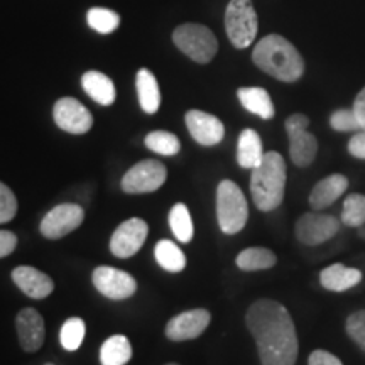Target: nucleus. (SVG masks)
Segmentation results:
<instances>
[{
	"label": "nucleus",
	"mask_w": 365,
	"mask_h": 365,
	"mask_svg": "<svg viewBox=\"0 0 365 365\" xmlns=\"http://www.w3.org/2000/svg\"><path fill=\"white\" fill-rule=\"evenodd\" d=\"M245 323L257 344L262 365H294L298 335L293 318L276 299H257L245 313Z\"/></svg>",
	"instance_id": "nucleus-1"
},
{
	"label": "nucleus",
	"mask_w": 365,
	"mask_h": 365,
	"mask_svg": "<svg viewBox=\"0 0 365 365\" xmlns=\"http://www.w3.org/2000/svg\"><path fill=\"white\" fill-rule=\"evenodd\" d=\"M252 61L272 78L293 83L304 73V61L298 49L279 34H271L259 41L252 51Z\"/></svg>",
	"instance_id": "nucleus-2"
},
{
	"label": "nucleus",
	"mask_w": 365,
	"mask_h": 365,
	"mask_svg": "<svg viewBox=\"0 0 365 365\" xmlns=\"http://www.w3.org/2000/svg\"><path fill=\"white\" fill-rule=\"evenodd\" d=\"M286 163L279 153L269 150L250 175V193L261 212H272L284 200Z\"/></svg>",
	"instance_id": "nucleus-3"
},
{
	"label": "nucleus",
	"mask_w": 365,
	"mask_h": 365,
	"mask_svg": "<svg viewBox=\"0 0 365 365\" xmlns=\"http://www.w3.org/2000/svg\"><path fill=\"white\" fill-rule=\"evenodd\" d=\"M249 218L247 200L234 181L223 180L217 188V220L227 235L239 234Z\"/></svg>",
	"instance_id": "nucleus-4"
},
{
	"label": "nucleus",
	"mask_w": 365,
	"mask_h": 365,
	"mask_svg": "<svg viewBox=\"0 0 365 365\" xmlns=\"http://www.w3.org/2000/svg\"><path fill=\"white\" fill-rule=\"evenodd\" d=\"M173 43L181 53L200 65H207L215 58L218 41L215 34L203 24H181L173 33Z\"/></svg>",
	"instance_id": "nucleus-5"
},
{
	"label": "nucleus",
	"mask_w": 365,
	"mask_h": 365,
	"mask_svg": "<svg viewBox=\"0 0 365 365\" xmlns=\"http://www.w3.org/2000/svg\"><path fill=\"white\" fill-rule=\"evenodd\" d=\"M257 14L250 0H230L225 11V29L237 49H245L257 36Z\"/></svg>",
	"instance_id": "nucleus-6"
},
{
	"label": "nucleus",
	"mask_w": 365,
	"mask_h": 365,
	"mask_svg": "<svg viewBox=\"0 0 365 365\" xmlns=\"http://www.w3.org/2000/svg\"><path fill=\"white\" fill-rule=\"evenodd\" d=\"M286 132L289 137V156L298 168H307L318 154L317 137L308 132L309 118L303 113H293L286 118Z\"/></svg>",
	"instance_id": "nucleus-7"
},
{
	"label": "nucleus",
	"mask_w": 365,
	"mask_h": 365,
	"mask_svg": "<svg viewBox=\"0 0 365 365\" xmlns=\"http://www.w3.org/2000/svg\"><path fill=\"white\" fill-rule=\"evenodd\" d=\"M166 178L168 170L163 163L156 159H144L125 173L120 181V188L129 195L153 193L161 188Z\"/></svg>",
	"instance_id": "nucleus-8"
},
{
	"label": "nucleus",
	"mask_w": 365,
	"mask_h": 365,
	"mask_svg": "<svg viewBox=\"0 0 365 365\" xmlns=\"http://www.w3.org/2000/svg\"><path fill=\"white\" fill-rule=\"evenodd\" d=\"M339 228L340 223L333 215L309 212L298 218L294 227V234L301 244L313 247V245L325 244V242L333 239V237L339 234Z\"/></svg>",
	"instance_id": "nucleus-9"
},
{
	"label": "nucleus",
	"mask_w": 365,
	"mask_h": 365,
	"mask_svg": "<svg viewBox=\"0 0 365 365\" xmlns=\"http://www.w3.org/2000/svg\"><path fill=\"white\" fill-rule=\"evenodd\" d=\"M85 220V212L80 205L63 203L49 210L43 220H41L39 230L46 239L58 240L76 230Z\"/></svg>",
	"instance_id": "nucleus-10"
},
{
	"label": "nucleus",
	"mask_w": 365,
	"mask_h": 365,
	"mask_svg": "<svg viewBox=\"0 0 365 365\" xmlns=\"http://www.w3.org/2000/svg\"><path fill=\"white\" fill-rule=\"evenodd\" d=\"M91 281H93V286L97 287L98 293L113 301L130 298L137 291V282L134 277L129 272L115 267H97L91 274Z\"/></svg>",
	"instance_id": "nucleus-11"
},
{
	"label": "nucleus",
	"mask_w": 365,
	"mask_h": 365,
	"mask_svg": "<svg viewBox=\"0 0 365 365\" xmlns=\"http://www.w3.org/2000/svg\"><path fill=\"white\" fill-rule=\"evenodd\" d=\"M53 117L56 125L68 134H86L93 125V117L88 108L76 98L63 97L53 107Z\"/></svg>",
	"instance_id": "nucleus-12"
},
{
	"label": "nucleus",
	"mask_w": 365,
	"mask_h": 365,
	"mask_svg": "<svg viewBox=\"0 0 365 365\" xmlns=\"http://www.w3.org/2000/svg\"><path fill=\"white\" fill-rule=\"evenodd\" d=\"M149 227L143 218H129L122 222L110 239V250L118 259H129L139 252L148 239Z\"/></svg>",
	"instance_id": "nucleus-13"
},
{
	"label": "nucleus",
	"mask_w": 365,
	"mask_h": 365,
	"mask_svg": "<svg viewBox=\"0 0 365 365\" xmlns=\"http://www.w3.org/2000/svg\"><path fill=\"white\" fill-rule=\"evenodd\" d=\"M210 322H212V314L208 309L196 308L190 309V312H182L168 322L166 336L171 341L195 340L200 335H203Z\"/></svg>",
	"instance_id": "nucleus-14"
},
{
	"label": "nucleus",
	"mask_w": 365,
	"mask_h": 365,
	"mask_svg": "<svg viewBox=\"0 0 365 365\" xmlns=\"http://www.w3.org/2000/svg\"><path fill=\"white\" fill-rule=\"evenodd\" d=\"M16 330L22 350L34 354L43 346L46 339V327L41 313L34 308H24L17 313Z\"/></svg>",
	"instance_id": "nucleus-15"
},
{
	"label": "nucleus",
	"mask_w": 365,
	"mask_h": 365,
	"mask_svg": "<svg viewBox=\"0 0 365 365\" xmlns=\"http://www.w3.org/2000/svg\"><path fill=\"white\" fill-rule=\"evenodd\" d=\"M186 127H188L190 134L198 144L202 145H217L222 143L223 135H225V127L222 120L212 113L202 110H190L186 113Z\"/></svg>",
	"instance_id": "nucleus-16"
},
{
	"label": "nucleus",
	"mask_w": 365,
	"mask_h": 365,
	"mask_svg": "<svg viewBox=\"0 0 365 365\" xmlns=\"http://www.w3.org/2000/svg\"><path fill=\"white\" fill-rule=\"evenodd\" d=\"M12 281L22 293L33 299H44L54 291V282L51 277L31 266H19L14 269Z\"/></svg>",
	"instance_id": "nucleus-17"
},
{
	"label": "nucleus",
	"mask_w": 365,
	"mask_h": 365,
	"mask_svg": "<svg viewBox=\"0 0 365 365\" xmlns=\"http://www.w3.org/2000/svg\"><path fill=\"white\" fill-rule=\"evenodd\" d=\"M346 188H349V178L345 175H330L313 186L308 202L314 210H323L335 203Z\"/></svg>",
	"instance_id": "nucleus-18"
},
{
	"label": "nucleus",
	"mask_w": 365,
	"mask_h": 365,
	"mask_svg": "<svg viewBox=\"0 0 365 365\" xmlns=\"http://www.w3.org/2000/svg\"><path fill=\"white\" fill-rule=\"evenodd\" d=\"M362 281V272L355 267H345L344 264H331L319 272L322 286L333 293L352 289Z\"/></svg>",
	"instance_id": "nucleus-19"
},
{
	"label": "nucleus",
	"mask_w": 365,
	"mask_h": 365,
	"mask_svg": "<svg viewBox=\"0 0 365 365\" xmlns=\"http://www.w3.org/2000/svg\"><path fill=\"white\" fill-rule=\"evenodd\" d=\"M81 86L86 91L90 98H93L95 102L103 105V107H108L115 102L117 91L113 81L108 78L107 75L100 71H86L83 76H81Z\"/></svg>",
	"instance_id": "nucleus-20"
},
{
	"label": "nucleus",
	"mask_w": 365,
	"mask_h": 365,
	"mask_svg": "<svg viewBox=\"0 0 365 365\" xmlns=\"http://www.w3.org/2000/svg\"><path fill=\"white\" fill-rule=\"evenodd\" d=\"M262 140L259 134L252 129L242 130L237 143V163L245 170H254L264 159Z\"/></svg>",
	"instance_id": "nucleus-21"
},
{
	"label": "nucleus",
	"mask_w": 365,
	"mask_h": 365,
	"mask_svg": "<svg viewBox=\"0 0 365 365\" xmlns=\"http://www.w3.org/2000/svg\"><path fill=\"white\" fill-rule=\"evenodd\" d=\"M135 88L139 103L145 113H156L161 107V90L156 76L150 73L148 68L137 71Z\"/></svg>",
	"instance_id": "nucleus-22"
},
{
	"label": "nucleus",
	"mask_w": 365,
	"mask_h": 365,
	"mask_svg": "<svg viewBox=\"0 0 365 365\" xmlns=\"http://www.w3.org/2000/svg\"><path fill=\"white\" fill-rule=\"evenodd\" d=\"M237 97H239L242 107L245 110L255 113V115L264 118V120H269L276 113L271 95L267 93V90L259 88V86H247V88H239Z\"/></svg>",
	"instance_id": "nucleus-23"
},
{
	"label": "nucleus",
	"mask_w": 365,
	"mask_h": 365,
	"mask_svg": "<svg viewBox=\"0 0 365 365\" xmlns=\"http://www.w3.org/2000/svg\"><path fill=\"white\" fill-rule=\"evenodd\" d=\"M132 359V345L127 336L113 335L100 346V364L102 365H125Z\"/></svg>",
	"instance_id": "nucleus-24"
},
{
	"label": "nucleus",
	"mask_w": 365,
	"mask_h": 365,
	"mask_svg": "<svg viewBox=\"0 0 365 365\" xmlns=\"http://www.w3.org/2000/svg\"><path fill=\"white\" fill-rule=\"evenodd\" d=\"M237 267L245 272L254 271H266L277 264V257L272 250L266 247H249L237 255L235 259Z\"/></svg>",
	"instance_id": "nucleus-25"
},
{
	"label": "nucleus",
	"mask_w": 365,
	"mask_h": 365,
	"mask_svg": "<svg viewBox=\"0 0 365 365\" xmlns=\"http://www.w3.org/2000/svg\"><path fill=\"white\" fill-rule=\"evenodd\" d=\"M154 257L159 266L168 272H181L186 267V255L171 240H159L154 247Z\"/></svg>",
	"instance_id": "nucleus-26"
},
{
	"label": "nucleus",
	"mask_w": 365,
	"mask_h": 365,
	"mask_svg": "<svg viewBox=\"0 0 365 365\" xmlns=\"http://www.w3.org/2000/svg\"><path fill=\"white\" fill-rule=\"evenodd\" d=\"M170 227L176 239L182 242V244H188V242L193 240V220H191L190 210L185 203H176L175 207L171 208Z\"/></svg>",
	"instance_id": "nucleus-27"
},
{
	"label": "nucleus",
	"mask_w": 365,
	"mask_h": 365,
	"mask_svg": "<svg viewBox=\"0 0 365 365\" xmlns=\"http://www.w3.org/2000/svg\"><path fill=\"white\" fill-rule=\"evenodd\" d=\"M86 333V325L81 318H68L65 323H63L61 331H59V341H61V346L68 352H76L80 349L81 344H83Z\"/></svg>",
	"instance_id": "nucleus-28"
},
{
	"label": "nucleus",
	"mask_w": 365,
	"mask_h": 365,
	"mask_svg": "<svg viewBox=\"0 0 365 365\" xmlns=\"http://www.w3.org/2000/svg\"><path fill=\"white\" fill-rule=\"evenodd\" d=\"M145 148L161 156H176L181 149L180 139L166 130H154L145 135Z\"/></svg>",
	"instance_id": "nucleus-29"
},
{
	"label": "nucleus",
	"mask_w": 365,
	"mask_h": 365,
	"mask_svg": "<svg viewBox=\"0 0 365 365\" xmlns=\"http://www.w3.org/2000/svg\"><path fill=\"white\" fill-rule=\"evenodd\" d=\"M86 21L91 29H95L100 34H110L120 24V16L110 9L93 7L86 12Z\"/></svg>",
	"instance_id": "nucleus-30"
},
{
	"label": "nucleus",
	"mask_w": 365,
	"mask_h": 365,
	"mask_svg": "<svg viewBox=\"0 0 365 365\" xmlns=\"http://www.w3.org/2000/svg\"><path fill=\"white\" fill-rule=\"evenodd\" d=\"M341 222L346 227L365 225V196L354 193L346 196L344 208H341Z\"/></svg>",
	"instance_id": "nucleus-31"
},
{
	"label": "nucleus",
	"mask_w": 365,
	"mask_h": 365,
	"mask_svg": "<svg viewBox=\"0 0 365 365\" xmlns=\"http://www.w3.org/2000/svg\"><path fill=\"white\" fill-rule=\"evenodd\" d=\"M345 330L346 335L359 345V349L365 352V309L354 312L346 318Z\"/></svg>",
	"instance_id": "nucleus-32"
},
{
	"label": "nucleus",
	"mask_w": 365,
	"mask_h": 365,
	"mask_svg": "<svg viewBox=\"0 0 365 365\" xmlns=\"http://www.w3.org/2000/svg\"><path fill=\"white\" fill-rule=\"evenodd\" d=\"M17 213L16 195L7 185L0 181V223L11 222Z\"/></svg>",
	"instance_id": "nucleus-33"
},
{
	"label": "nucleus",
	"mask_w": 365,
	"mask_h": 365,
	"mask_svg": "<svg viewBox=\"0 0 365 365\" xmlns=\"http://www.w3.org/2000/svg\"><path fill=\"white\" fill-rule=\"evenodd\" d=\"M330 125L331 129L339 132H350V130H359L360 124L357 120V115H355L354 108L352 110H336L331 113L330 117ZM362 130V129H360Z\"/></svg>",
	"instance_id": "nucleus-34"
},
{
	"label": "nucleus",
	"mask_w": 365,
	"mask_h": 365,
	"mask_svg": "<svg viewBox=\"0 0 365 365\" xmlns=\"http://www.w3.org/2000/svg\"><path fill=\"white\" fill-rule=\"evenodd\" d=\"M308 365H344L341 360L333 355L327 350H314V352L309 355Z\"/></svg>",
	"instance_id": "nucleus-35"
},
{
	"label": "nucleus",
	"mask_w": 365,
	"mask_h": 365,
	"mask_svg": "<svg viewBox=\"0 0 365 365\" xmlns=\"http://www.w3.org/2000/svg\"><path fill=\"white\" fill-rule=\"evenodd\" d=\"M17 247V235L14 232L0 230V259L7 257Z\"/></svg>",
	"instance_id": "nucleus-36"
},
{
	"label": "nucleus",
	"mask_w": 365,
	"mask_h": 365,
	"mask_svg": "<svg viewBox=\"0 0 365 365\" xmlns=\"http://www.w3.org/2000/svg\"><path fill=\"white\" fill-rule=\"evenodd\" d=\"M349 153L357 159H365V130H360L350 139Z\"/></svg>",
	"instance_id": "nucleus-37"
},
{
	"label": "nucleus",
	"mask_w": 365,
	"mask_h": 365,
	"mask_svg": "<svg viewBox=\"0 0 365 365\" xmlns=\"http://www.w3.org/2000/svg\"><path fill=\"white\" fill-rule=\"evenodd\" d=\"M354 112H355V115H357L360 129L365 130V86L359 91L357 98H355Z\"/></svg>",
	"instance_id": "nucleus-38"
},
{
	"label": "nucleus",
	"mask_w": 365,
	"mask_h": 365,
	"mask_svg": "<svg viewBox=\"0 0 365 365\" xmlns=\"http://www.w3.org/2000/svg\"><path fill=\"white\" fill-rule=\"evenodd\" d=\"M166 365H180V364H166Z\"/></svg>",
	"instance_id": "nucleus-39"
},
{
	"label": "nucleus",
	"mask_w": 365,
	"mask_h": 365,
	"mask_svg": "<svg viewBox=\"0 0 365 365\" xmlns=\"http://www.w3.org/2000/svg\"><path fill=\"white\" fill-rule=\"evenodd\" d=\"M46 365H54V364H46Z\"/></svg>",
	"instance_id": "nucleus-40"
}]
</instances>
